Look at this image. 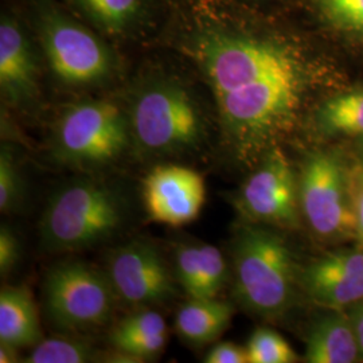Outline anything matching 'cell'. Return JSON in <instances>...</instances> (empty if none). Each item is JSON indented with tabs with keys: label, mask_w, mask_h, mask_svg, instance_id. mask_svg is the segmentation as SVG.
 I'll use <instances>...</instances> for the list:
<instances>
[{
	"label": "cell",
	"mask_w": 363,
	"mask_h": 363,
	"mask_svg": "<svg viewBox=\"0 0 363 363\" xmlns=\"http://www.w3.org/2000/svg\"><path fill=\"white\" fill-rule=\"evenodd\" d=\"M359 147H361V151H359V152H361V157H362V163H363V138H362V140H361V144H359Z\"/></svg>",
	"instance_id": "f546056e"
},
{
	"label": "cell",
	"mask_w": 363,
	"mask_h": 363,
	"mask_svg": "<svg viewBox=\"0 0 363 363\" xmlns=\"http://www.w3.org/2000/svg\"><path fill=\"white\" fill-rule=\"evenodd\" d=\"M178 284L189 298H217L228 279V267L218 247L208 244L181 245L175 250Z\"/></svg>",
	"instance_id": "5bb4252c"
},
{
	"label": "cell",
	"mask_w": 363,
	"mask_h": 363,
	"mask_svg": "<svg viewBox=\"0 0 363 363\" xmlns=\"http://www.w3.org/2000/svg\"><path fill=\"white\" fill-rule=\"evenodd\" d=\"M298 201L304 218L318 237H357L349 169L335 152L316 151L307 156L298 179Z\"/></svg>",
	"instance_id": "ba28073f"
},
{
	"label": "cell",
	"mask_w": 363,
	"mask_h": 363,
	"mask_svg": "<svg viewBox=\"0 0 363 363\" xmlns=\"http://www.w3.org/2000/svg\"><path fill=\"white\" fill-rule=\"evenodd\" d=\"M213 93L232 152L252 160L291 130L306 89L304 65L291 46L203 19L183 42Z\"/></svg>",
	"instance_id": "6da1fadb"
},
{
	"label": "cell",
	"mask_w": 363,
	"mask_h": 363,
	"mask_svg": "<svg viewBox=\"0 0 363 363\" xmlns=\"http://www.w3.org/2000/svg\"><path fill=\"white\" fill-rule=\"evenodd\" d=\"M39 42L52 73L73 86L108 81L117 69L116 57L104 39L48 0L35 10Z\"/></svg>",
	"instance_id": "5b68a950"
},
{
	"label": "cell",
	"mask_w": 363,
	"mask_h": 363,
	"mask_svg": "<svg viewBox=\"0 0 363 363\" xmlns=\"http://www.w3.org/2000/svg\"><path fill=\"white\" fill-rule=\"evenodd\" d=\"M316 3L333 26L363 38V0H316Z\"/></svg>",
	"instance_id": "cb8c5ba5"
},
{
	"label": "cell",
	"mask_w": 363,
	"mask_h": 363,
	"mask_svg": "<svg viewBox=\"0 0 363 363\" xmlns=\"http://www.w3.org/2000/svg\"><path fill=\"white\" fill-rule=\"evenodd\" d=\"M132 143L127 112L108 100L69 105L54 127V154L67 166L96 169L113 163Z\"/></svg>",
	"instance_id": "8992f818"
},
{
	"label": "cell",
	"mask_w": 363,
	"mask_h": 363,
	"mask_svg": "<svg viewBox=\"0 0 363 363\" xmlns=\"http://www.w3.org/2000/svg\"><path fill=\"white\" fill-rule=\"evenodd\" d=\"M104 34L123 37L142 23L151 0H73Z\"/></svg>",
	"instance_id": "d6986e66"
},
{
	"label": "cell",
	"mask_w": 363,
	"mask_h": 363,
	"mask_svg": "<svg viewBox=\"0 0 363 363\" xmlns=\"http://www.w3.org/2000/svg\"><path fill=\"white\" fill-rule=\"evenodd\" d=\"M318 121L327 135L363 138V91L342 93L327 100Z\"/></svg>",
	"instance_id": "ffe728a7"
},
{
	"label": "cell",
	"mask_w": 363,
	"mask_h": 363,
	"mask_svg": "<svg viewBox=\"0 0 363 363\" xmlns=\"http://www.w3.org/2000/svg\"><path fill=\"white\" fill-rule=\"evenodd\" d=\"M124 205L103 182L81 179L52 195L39 222L40 244L48 252H72L106 241L120 229Z\"/></svg>",
	"instance_id": "277c9868"
},
{
	"label": "cell",
	"mask_w": 363,
	"mask_h": 363,
	"mask_svg": "<svg viewBox=\"0 0 363 363\" xmlns=\"http://www.w3.org/2000/svg\"><path fill=\"white\" fill-rule=\"evenodd\" d=\"M350 189L357 217V237L363 242V163L349 169Z\"/></svg>",
	"instance_id": "4316f807"
},
{
	"label": "cell",
	"mask_w": 363,
	"mask_h": 363,
	"mask_svg": "<svg viewBox=\"0 0 363 363\" xmlns=\"http://www.w3.org/2000/svg\"><path fill=\"white\" fill-rule=\"evenodd\" d=\"M132 143L145 156L190 152L205 138V118L194 96L179 79L152 76L130 96L127 109Z\"/></svg>",
	"instance_id": "7a4b0ae2"
},
{
	"label": "cell",
	"mask_w": 363,
	"mask_h": 363,
	"mask_svg": "<svg viewBox=\"0 0 363 363\" xmlns=\"http://www.w3.org/2000/svg\"><path fill=\"white\" fill-rule=\"evenodd\" d=\"M351 322L354 325L357 339L359 343V350L363 358V300L359 301L358 304L352 306V311H351Z\"/></svg>",
	"instance_id": "83f0119b"
},
{
	"label": "cell",
	"mask_w": 363,
	"mask_h": 363,
	"mask_svg": "<svg viewBox=\"0 0 363 363\" xmlns=\"http://www.w3.org/2000/svg\"><path fill=\"white\" fill-rule=\"evenodd\" d=\"M310 363H354L362 358L350 316L333 313L313 325L306 343Z\"/></svg>",
	"instance_id": "ac0fdd59"
},
{
	"label": "cell",
	"mask_w": 363,
	"mask_h": 363,
	"mask_svg": "<svg viewBox=\"0 0 363 363\" xmlns=\"http://www.w3.org/2000/svg\"><path fill=\"white\" fill-rule=\"evenodd\" d=\"M234 295L247 311L274 319L292 306L296 267L286 238L264 225L242 226L233 245Z\"/></svg>",
	"instance_id": "3957f363"
},
{
	"label": "cell",
	"mask_w": 363,
	"mask_h": 363,
	"mask_svg": "<svg viewBox=\"0 0 363 363\" xmlns=\"http://www.w3.org/2000/svg\"><path fill=\"white\" fill-rule=\"evenodd\" d=\"M300 281L320 306L333 310L352 307L363 300V250L328 253L310 264Z\"/></svg>",
	"instance_id": "4fadbf2b"
},
{
	"label": "cell",
	"mask_w": 363,
	"mask_h": 363,
	"mask_svg": "<svg viewBox=\"0 0 363 363\" xmlns=\"http://www.w3.org/2000/svg\"><path fill=\"white\" fill-rule=\"evenodd\" d=\"M169 328L159 312L150 308L120 320L109 334L113 350L125 352L139 362L156 359L167 345Z\"/></svg>",
	"instance_id": "9a60e30c"
},
{
	"label": "cell",
	"mask_w": 363,
	"mask_h": 363,
	"mask_svg": "<svg viewBox=\"0 0 363 363\" xmlns=\"http://www.w3.org/2000/svg\"><path fill=\"white\" fill-rule=\"evenodd\" d=\"M21 259V245L19 240L9 226H1L0 229V273L7 276L13 272L15 265Z\"/></svg>",
	"instance_id": "d4e9b609"
},
{
	"label": "cell",
	"mask_w": 363,
	"mask_h": 363,
	"mask_svg": "<svg viewBox=\"0 0 363 363\" xmlns=\"http://www.w3.org/2000/svg\"><path fill=\"white\" fill-rule=\"evenodd\" d=\"M38 60L22 23L10 13L0 22V91L9 105L27 109L38 97Z\"/></svg>",
	"instance_id": "7c38bea8"
},
{
	"label": "cell",
	"mask_w": 363,
	"mask_h": 363,
	"mask_svg": "<svg viewBox=\"0 0 363 363\" xmlns=\"http://www.w3.org/2000/svg\"><path fill=\"white\" fill-rule=\"evenodd\" d=\"M234 307L217 298H189L175 315V331L190 346L214 343L230 327Z\"/></svg>",
	"instance_id": "2e32d148"
},
{
	"label": "cell",
	"mask_w": 363,
	"mask_h": 363,
	"mask_svg": "<svg viewBox=\"0 0 363 363\" xmlns=\"http://www.w3.org/2000/svg\"><path fill=\"white\" fill-rule=\"evenodd\" d=\"M43 339L38 308L25 286L0 291V343L16 349L34 347Z\"/></svg>",
	"instance_id": "e0dca14e"
},
{
	"label": "cell",
	"mask_w": 363,
	"mask_h": 363,
	"mask_svg": "<svg viewBox=\"0 0 363 363\" xmlns=\"http://www.w3.org/2000/svg\"><path fill=\"white\" fill-rule=\"evenodd\" d=\"M203 362L249 363L247 347H241L233 342H220L208 350Z\"/></svg>",
	"instance_id": "484cf974"
},
{
	"label": "cell",
	"mask_w": 363,
	"mask_h": 363,
	"mask_svg": "<svg viewBox=\"0 0 363 363\" xmlns=\"http://www.w3.org/2000/svg\"><path fill=\"white\" fill-rule=\"evenodd\" d=\"M249 363H294L298 354L284 337L269 328L256 330L247 340Z\"/></svg>",
	"instance_id": "7402d4cb"
},
{
	"label": "cell",
	"mask_w": 363,
	"mask_h": 363,
	"mask_svg": "<svg viewBox=\"0 0 363 363\" xmlns=\"http://www.w3.org/2000/svg\"><path fill=\"white\" fill-rule=\"evenodd\" d=\"M23 199V179L13 148L3 144L0 150V210L11 213Z\"/></svg>",
	"instance_id": "603a6c76"
},
{
	"label": "cell",
	"mask_w": 363,
	"mask_h": 363,
	"mask_svg": "<svg viewBox=\"0 0 363 363\" xmlns=\"http://www.w3.org/2000/svg\"><path fill=\"white\" fill-rule=\"evenodd\" d=\"M237 208L250 223L277 228L298 225V182L286 154L269 148L237 195Z\"/></svg>",
	"instance_id": "9c48e42d"
},
{
	"label": "cell",
	"mask_w": 363,
	"mask_h": 363,
	"mask_svg": "<svg viewBox=\"0 0 363 363\" xmlns=\"http://www.w3.org/2000/svg\"><path fill=\"white\" fill-rule=\"evenodd\" d=\"M106 274L117 298L133 308H148L175 295V281L160 252L147 241L117 247Z\"/></svg>",
	"instance_id": "30bf717a"
},
{
	"label": "cell",
	"mask_w": 363,
	"mask_h": 363,
	"mask_svg": "<svg viewBox=\"0 0 363 363\" xmlns=\"http://www.w3.org/2000/svg\"><path fill=\"white\" fill-rule=\"evenodd\" d=\"M16 347H13L10 345H3L0 343V362L13 363L19 362V354H18Z\"/></svg>",
	"instance_id": "f1b7e54d"
},
{
	"label": "cell",
	"mask_w": 363,
	"mask_h": 363,
	"mask_svg": "<svg viewBox=\"0 0 363 363\" xmlns=\"http://www.w3.org/2000/svg\"><path fill=\"white\" fill-rule=\"evenodd\" d=\"M43 311L62 333H82L106 325L115 311V289L106 272L82 261L50 268L43 280Z\"/></svg>",
	"instance_id": "52a82bcc"
},
{
	"label": "cell",
	"mask_w": 363,
	"mask_h": 363,
	"mask_svg": "<svg viewBox=\"0 0 363 363\" xmlns=\"http://www.w3.org/2000/svg\"><path fill=\"white\" fill-rule=\"evenodd\" d=\"M99 352L91 342L77 337L42 339L33 347L25 362L86 363L97 361Z\"/></svg>",
	"instance_id": "44dd1931"
},
{
	"label": "cell",
	"mask_w": 363,
	"mask_h": 363,
	"mask_svg": "<svg viewBox=\"0 0 363 363\" xmlns=\"http://www.w3.org/2000/svg\"><path fill=\"white\" fill-rule=\"evenodd\" d=\"M206 198L199 172L182 166H159L143 184L144 206L156 222L182 226L196 220Z\"/></svg>",
	"instance_id": "8fae6325"
}]
</instances>
